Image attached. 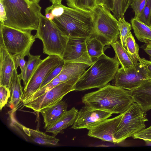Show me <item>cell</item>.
I'll list each match as a JSON object with an SVG mask.
<instances>
[{"label": "cell", "mask_w": 151, "mask_h": 151, "mask_svg": "<svg viewBox=\"0 0 151 151\" xmlns=\"http://www.w3.org/2000/svg\"><path fill=\"white\" fill-rule=\"evenodd\" d=\"M64 63L65 61L63 59L60 64L47 76L42 82L40 88L50 82L59 74L62 69Z\"/></svg>", "instance_id": "cell-33"}, {"label": "cell", "mask_w": 151, "mask_h": 151, "mask_svg": "<svg viewBox=\"0 0 151 151\" xmlns=\"http://www.w3.org/2000/svg\"><path fill=\"white\" fill-rule=\"evenodd\" d=\"M79 78H75L63 82L42 96L23 105L35 112H39L41 109L55 104L62 100L68 93L74 91V86Z\"/></svg>", "instance_id": "cell-10"}, {"label": "cell", "mask_w": 151, "mask_h": 151, "mask_svg": "<svg viewBox=\"0 0 151 151\" xmlns=\"http://www.w3.org/2000/svg\"><path fill=\"white\" fill-rule=\"evenodd\" d=\"M45 17L68 37L89 38L93 34L92 12L53 4L45 9Z\"/></svg>", "instance_id": "cell-1"}, {"label": "cell", "mask_w": 151, "mask_h": 151, "mask_svg": "<svg viewBox=\"0 0 151 151\" xmlns=\"http://www.w3.org/2000/svg\"><path fill=\"white\" fill-rule=\"evenodd\" d=\"M52 4H61L62 0H49Z\"/></svg>", "instance_id": "cell-40"}, {"label": "cell", "mask_w": 151, "mask_h": 151, "mask_svg": "<svg viewBox=\"0 0 151 151\" xmlns=\"http://www.w3.org/2000/svg\"><path fill=\"white\" fill-rule=\"evenodd\" d=\"M125 48L135 65L137 63L141 62V58L139 54V46L132 35L126 39Z\"/></svg>", "instance_id": "cell-27"}, {"label": "cell", "mask_w": 151, "mask_h": 151, "mask_svg": "<svg viewBox=\"0 0 151 151\" xmlns=\"http://www.w3.org/2000/svg\"><path fill=\"white\" fill-rule=\"evenodd\" d=\"M93 31L104 46L111 45L119 37L118 20L104 5L96 6L92 11Z\"/></svg>", "instance_id": "cell-5"}, {"label": "cell", "mask_w": 151, "mask_h": 151, "mask_svg": "<svg viewBox=\"0 0 151 151\" xmlns=\"http://www.w3.org/2000/svg\"><path fill=\"white\" fill-rule=\"evenodd\" d=\"M146 25L150 26L151 24V0H147L141 13L137 18ZM151 27V26H150Z\"/></svg>", "instance_id": "cell-31"}, {"label": "cell", "mask_w": 151, "mask_h": 151, "mask_svg": "<svg viewBox=\"0 0 151 151\" xmlns=\"http://www.w3.org/2000/svg\"><path fill=\"white\" fill-rule=\"evenodd\" d=\"M63 82L56 77L50 82L39 89L28 99L24 103V104L29 101L35 100L42 96L54 87Z\"/></svg>", "instance_id": "cell-30"}, {"label": "cell", "mask_w": 151, "mask_h": 151, "mask_svg": "<svg viewBox=\"0 0 151 151\" xmlns=\"http://www.w3.org/2000/svg\"><path fill=\"white\" fill-rule=\"evenodd\" d=\"M14 60L15 67L17 69L19 66L21 70V73L19 75L21 80L24 81L25 75L26 63L24 59V57L20 55H18L13 57Z\"/></svg>", "instance_id": "cell-32"}, {"label": "cell", "mask_w": 151, "mask_h": 151, "mask_svg": "<svg viewBox=\"0 0 151 151\" xmlns=\"http://www.w3.org/2000/svg\"><path fill=\"white\" fill-rule=\"evenodd\" d=\"M86 45L88 54L92 60L104 54V45L95 37L92 36L88 38Z\"/></svg>", "instance_id": "cell-25"}, {"label": "cell", "mask_w": 151, "mask_h": 151, "mask_svg": "<svg viewBox=\"0 0 151 151\" xmlns=\"http://www.w3.org/2000/svg\"><path fill=\"white\" fill-rule=\"evenodd\" d=\"M90 65L86 64L65 62L59 74L57 76L62 82L80 78Z\"/></svg>", "instance_id": "cell-19"}, {"label": "cell", "mask_w": 151, "mask_h": 151, "mask_svg": "<svg viewBox=\"0 0 151 151\" xmlns=\"http://www.w3.org/2000/svg\"><path fill=\"white\" fill-rule=\"evenodd\" d=\"M82 100L90 109L119 114L124 113L134 102L129 90L109 84L85 94Z\"/></svg>", "instance_id": "cell-3"}, {"label": "cell", "mask_w": 151, "mask_h": 151, "mask_svg": "<svg viewBox=\"0 0 151 151\" xmlns=\"http://www.w3.org/2000/svg\"><path fill=\"white\" fill-rule=\"evenodd\" d=\"M62 60L58 56L50 55L42 60L24 87L21 99L23 103L40 88L47 76L60 64Z\"/></svg>", "instance_id": "cell-9"}, {"label": "cell", "mask_w": 151, "mask_h": 151, "mask_svg": "<svg viewBox=\"0 0 151 151\" xmlns=\"http://www.w3.org/2000/svg\"><path fill=\"white\" fill-rule=\"evenodd\" d=\"M34 37L42 41L44 54L57 55L62 58L68 37L52 21L41 14L38 27Z\"/></svg>", "instance_id": "cell-6"}, {"label": "cell", "mask_w": 151, "mask_h": 151, "mask_svg": "<svg viewBox=\"0 0 151 151\" xmlns=\"http://www.w3.org/2000/svg\"><path fill=\"white\" fill-rule=\"evenodd\" d=\"M118 26L120 32L119 42L125 48L126 39L132 35L131 32L132 25L125 20L124 17L118 20Z\"/></svg>", "instance_id": "cell-29"}, {"label": "cell", "mask_w": 151, "mask_h": 151, "mask_svg": "<svg viewBox=\"0 0 151 151\" xmlns=\"http://www.w3.org/2000/svg\"><path fill=\"white\" fill-rule=\"evenodd\" d=\"M27 56L28 60L26 63L25 77L23 81L24 87L27 85L37 66L42 60L40 58V55H34L29 53Z\"/></svg>", "instance_id": "cell-26"}, {"label": "cell", "mask_w": 151, "mask_h": 151, "mask_svg": "<svg viewBox=\"0 0 151 151\" xmlns=\"http://www.w3.org/2000/svg\"><path fill=\"white\" fill-rule=\"evenodd\" d=\"M150 26L151 27V26Z\"/></svg>", "instance_id": "cell-42"}, {"label": "cell", "mask_w": 151, "mask_h": 151, "mask_svg": "<svg viewBox=\"0 0 151 151\" xmlns=\"http://www.w3.org/2000/svg\"><path fill=\"white\" fill-rule=\"evenodd\" d=\"M112 114L103 111L93 109L84 106L78 111L71 129H89L110 117Z\"/></svg>", "instance_id": "cell-13"}, {"label": "cell", "mask_w": 151, "mask_h": 151, "mask_svg": "<svg viewBox=\"0 0 151 151\" xmlns=\"http://www.w3.org/2000/svg\"><path fill=\"white\" fill-rule=\"evenodd\" d=\"M146 115L138 105L133 102L123 114L114 134L116 143L124 141L145 128V123L148 121Z\"/></svg>", "instance_id": "cell-8"}, {"label": "cell", "mask_w": 151, "mask_h": 151, "mask_svg": "<svg viewBox=\"0 0 151 151\" xmlns=\"http://www.w3.org/2000/svg\"><path fill=\"white\" fill-rule=\"evenodd\" d=\"M0 86L10 89L13 71L16 68L13 57L3 47L0 46Z\"/></svg>", "instance_id": "cell-15"}, {"label": "cell", "mask_w": 151, "mask_h": 151, "mask_svg": "<svg viewBox=\"0 0 151 151\" xmlns=\"http://www.w3.org/2000/svg\"><path fill=\"white\" fill-rule=\"evenodd\" d=\"M41 7L27 0H0V24L31 32L38 27Z\"/></svg>", "instance_id": "cell-2"}, {"label": "cell", "mask_w": 151, "mask_h": 151, "mask_svg": "<svg viewBox=\"0 0 151 151\" xmlns=\"http://www.w3.org/2000/svg\"><path fill=\"white\" fill-rule=\"evenodd\" d=\"M123 114L110 119H106L88 129L89 137L104 141L116 144L114 134L121 121Z\"/></svg>", "instance_id": "cell-14"}, {"label": "cell", "mask_w": 151, "mask_h": 151, "mask_svg": "<svg viewBox=\"0 0 151 151\" xmlns=\"http://www.w3.org/2000/svg\"><path fill=\"white\" fill-rule=\"evenodd\" d=\"M24 133L33 142L42 145H56L59 139L53 136L46 134L38 130H35L21 125Z\"/></svg>", "instance_id": "cell-20"}, {"label": "cell", "mask_w": 151, "mask_h": 151, "mask_svg": "<svg viewBox=\"0 0 151 151\" xmlns=\"http://www.w3.org/2000/svg\"><path fill=\"white\" fill-rule=\"evenodd\" d=\"M130 22L134 33L138 40L151 44V27L134 17L131 19Z\"/></svg>", "instance_id": "cell-21"}, {"label": "cell", "mask_w": 151, "mask_h": 151, "mask_svg": "<svg viewBox=\"0 0 151 151\" xmlns=\"http://www.w3.org/2000/svg\"><path fill=\"white\" fill-rule=\"evenodd\" d=\"M67 104L62 100L55 104L41 109L39 112L42 115L44 126L46 129L60 118L67 111Z\"/></svg>", "instance_id": "cell-17"}, {"label": "cell", "mask_w": 151, "mask_h": 151, "mask_svg": "<svg viewBox=\"0 0 151 151\" xmlns=\"http://www.w3.org/2000/svg\"><path fill=\"white\" fill-rule=\"evenodd\" d=\"M147 0H132L130 5L134 13V18H137L142 12Z\"/></svg>", "instance_id": "cell-34"}, {"label": "cell", "mask_w": 151, "mask_h": 151, "mask_svg": "<svg viewBox=\"0 0 151 151\" xmlns=\"http://www.w3.org/2000/svg\"><path fill=\"white\" fill-rule=\"evenodd\" d=\"M141 63L145 68L150 79H151V60H148L144 58H141Z\"/></svg>", "instance_id": "cell-37"}, {"label": "cell", "mask_w": 151, "mask_h": 151, "mask_svg": "<svg viewBox=\"0 0 151 151\" xmlns=\"http://www.w3.org/2000/svg\"><path fill=\"white\" fill-rule=\"evenodd\" d=\"M105 0H96V5H104Z\"/></svg>", "instance_id": "cell-39"}, {"label": "cell", "mask_w": 151, "mask_h": 151, "mask_svg": "<svg viewBox=\"0 0 151 151\" xmlns=\"http://www.w3.org/2000/svg\"><path fill=\"white\" fill-rule=\"evenodd\" d=\"M65 0L69 7L86 12H92L96 6V0Z\"/></svg>", "instance_id": "cell-28"}, {"label": "cell", "mask_w": 151, "mask_h": 151, "mask_svg": "<svg viewBox=\"0 0 151 151\" xmlns=\"http://www.w3.org/2000/svg\"><path fill=\"white\" fill-rule=\"evenodd\" d=\"M88 37H68L62 57L65 62L82 63L90 66L93 61L87 50L86 41Z\"/></svg>", "instance_id": "cell-12"}, {"label": "cell", "mask_w": 151, "mask_h": 151, "mask_svg": "<svg viewBox=\"0 0 151 151\" xmlns=\"http://www.w3.org/2000/svg\"><path fill=\"white\" fill-rule=\"evenodd\" d=\"M111 45L122 67L125 69L135 66L127 53L126 49L118 40Z\"/></svg>", "instance_id": "cell-24"}, {"label": "cell", "mask_w": 151, "mask_h": 151, "mask_svg": "<svg viewBox=\"0 0 151 151\" xmlns=\"http://www.w3.org/2000/svg\"><path fill=\"white\" fill-rule=\"evenodd\" d=\"M120 64L116 56L111 58L104 53L94 60L74 86V90L83 91L102 88L112 80Z\"/></svg>", "instance_id": "cell-4"}, {"label": "cell", "mask_w": 151, "mask_h": 151, "mask_svg": "<svg viewBox=\"0 0 151 151\" xmlns=\"http://www.w3.org/2000/svg\"><path fill=\"white\" fill-rule=\"evenodd\" d=\"M132 137L134 139H142L151 142V125L135 134Z\"/></svg>", "instance_id": "cell-36"}, {"label": "cell", "mask_w": 151, "mask_h": 151, "mask_svg": "<svg viewBox=\"0 0 151 151\" xmlns=\"http://www.w3.org/2000/svg\"><path fill=\"white\" fill-rule=\"evenodd\" d=\"M29 2L32 3H36L38 4L40 0H27Z\"/></svg>", "instance_id": "cell-41"}, {"label": "cell", "mask_w": 151, "mask_h": 151, "mask_svg": "<svg viewBox=\"0 0 151 151\" xmlns=\"http://www.w3.org/2000/svg\"><path fill=\"white\" fill-rule=\"evenodd\" d=\"M114 78L115 86L129 91L150 79L144 67L139 62L134 67L124 69L121 67L119 68Z\"/></svg>", "instance_id": "cell-11"}, {"label": "cell", "mask_w": 151, "mask_h": 151, "mask_svg": "<svg viewBox=\"0 0 151 151\" xmlns=\"http://www.w3.org/2000/svg\"><path fill=\"white\" fill-rule=\"evenodd\" d=\"M141 47L149 55L151 60V44L146 43L142 45Z\"/></svg>", "instance_id": "cell-38"}, {"label": "cell", "mask_w": 151, "mask_h": 151, "mask_svg": "<svg viewBox=\"0 0 151 151\" xmlns=\"http://www.w3.org/2000/svg\"><path fill=\"white\" fill-rule=\"evenodd\" d=\"M78 111L73 107L67 111L58 120L46 129V132L52 133L55 137L59 133H62L63 130L73 125Z\"/></svg>", "instance_id": "cell-18"}, {"label": "cell", "mask_w": 151, "mask_h": 151, "mask_svg": "<svg viewBox=\"0 0 151 151\" xmlns=\"http://www.w3.org/2000/svg\"><path fill=\"white\" fill-rule=\"evenodd\" d=\"M10 89L6 87L0 86V109L2 108L7 104L8 100L11 96Z\"/></svg>", "instance_id": "cell-35"}, {"label": "cell", "mask_w": 151, "mask_h": 151, "mask_svg": "<svg viewBox=\"0 0 151 151\" xmlns=\"http://www.w3.org/2000/svg\"><path fill=\"white\" fill-rule=\"evenodd\" d=\"M21 79L18 75L17 69L15 68L13 73L11 80L10 89L11 95L8 103L9 106L13 105L16 108L21 101L23 92L21 83Z\"/></svg>", "instance_id": "cell-22"}, {"label": "cell", "mask_w": 151, "mask_h": 151, "mask_svg": "<svg viewBox=\"0 0 151 151\" xmlns=\"http://www.w3.org/2000/svg\"><path fill=\"white\" fill-rule=\"evenodd\" d=\"M129 91L134 102L146 114L151 109V79L145 80L139 86Z\"/></svg>", "instance_id": "cell-16"}, {"label": "cell", "mask_w": 151, "mask_h": 151, "mask_svg": "<svg viewBox=\"0 0 151 151\" xmlns=\"http://www.w3.org/2000/svg\"><path fill=\"white\" fill-rule=\"evenodd\" d=\"M132 0H105L104 5L118 19L124 17Z\"/></svg>", "instance_id": "cell-23"}, {"label": "cell", "mask_w": 151, "mask_h": 151, "mask_svg": "<svg viewBox=\"0 0 151 151\" xmlns=\"http://www.w3.org/2000/svg\"><path fill=\"white\" fill-rule=\"evenodd\" d=\"M0 46L4 47L13 57L20 55L25 57L35 39L30 31H23L0 24Z\"/></svg>", "instance_id": "cell-7"}]
</instances>
